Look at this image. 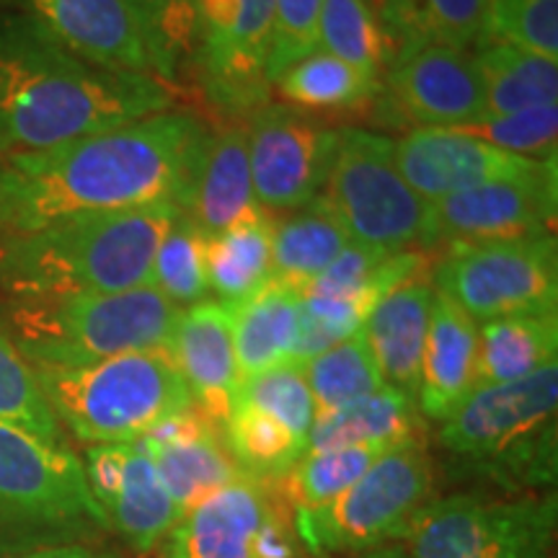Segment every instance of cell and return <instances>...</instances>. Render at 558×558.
Returning <instances> with one entry per match:
<instances>
[{"label":"cell","mask_w":558,"mask_h":558,"mask_svg":"<svg viewBox=\"0 0 558 558\" xmlns=\"http://www.w3.org/2000/svg\"><path fill=\"white\" fill-rule=\"evenodd\" d=\"M246 140L256 202L264 209H300L324 190L339 130L288 104H267L251 114Z\"/></svg>","instance_id":"4fadbf2b"},{"label":"cell","mask_w":558,"mask_h":558,"mask_svg":"<svg viewBox=\"0 0 558 558\" xmlns=\"http://www.w3.org/2000/svg\"><path fill=\"white\" fill-rule=\"evenodd\" d=\"M471 58L484 88V117L558 104V60L520 50L488 34L476 41Z\"/></svg>","instance_id":"4316f807"},{"label":"cell","mask_w":558,"mask_h":558,"mask_svg":"<svg viewBox=\"0 0 558 558\" xmlns=\"http://www.w3.org/2000/svg\"><path fill=\"white\" fill-rule=\"evenodd\" d=\"M448 130L463 132V135L522 158L556 160L558 104H543V107L522 109L505 117H481L476 122Z\"/></svg>","instance_id":"60d3db41"},{"label":"cell","mask_w":558,"mask_h":558,"mask_svg":"<svg viewBox=\"0 0 558 558\" xmlns=\"http://www.w3.org/2000/svg\"><path fill=\"white\" fill-rule=\"evenodd\" d=\"M275 0H199V70L215 107L254 114L267 107Z\"/></svg>","instance_id":"7c38bea8"},{"label":"cell","mask_w":558,"mask_h":558,"mask_svg":"<svg viewBox=\"0 0 558 558\" xmlns=\"http://www.w3.org/2000/svg\"><path fill=\"white\" fill-rule=\"evenodd\" d=\"M88 492L132 550L148 554L181 520L177 501L137 442L90 445L81 460Z\"/></svg>","instance_id":"2e32d148"},{"label":"cell","mask_w":558,"mask_h":558,"mask_svg":"<svg viewBox=\"0 0 558 558\" xmlns=\"http://www.w3.org/2000/svg\"><path fill=\"white\" fill-rule=\"evenodd\" d=\"M414 439H424V422L416 401L383 386L352 407L313 418L305 452L337 448L390 450Z\"/></svg>","instance_id":"d4e9b609"},{"label":"cell","mask_w":558,"mask_h":558,"mask_svg":"<svg viewBox=\"0 0 558 558\" xmlns=\"http://www.w3.org/2000/svg\"><path fill=\"white\" fill-rule=\"evenodd\" d=\"M209 132L186 111H160L54 148L0 158V241L58 220L117 209L190 207Z\"/></svg>","instance_id":"6da1fadb"},{"label":"cell","mask_w":558,"mask_h":558,"mask_svg":"<svg viewBox=\"0 0 558 558\" xmlns=\"http://www.w3.org/2000/svg\"><path fill=\"white\" fill-rule=\"evenodd\" d=\"M318 197L337 215L349 241L390 254L435 246L432 205L401 177L393 140L380 132L339 130L329 177Z\"/></svg>","instance_id":"52a82bcc"},{"label":"cell","mask_w":558,"mask_h":558,"mask_svg":"<svg viewBox=\"0 0 558 558\" xmlns=\"http://www.w3.org/2000/svg\"><path fill=\"white\" fill-rule=\"evenodd\" d=\"M34 373L60 427L86 445L137 442L158 422L194 407L171 347Z\"/></svg>","instance_id":"8992f818"},{"label":"cell","mask_w":558,"mask_h":558,"mask_svg":"<svg viewBox=\"0 0 558 558\" xmlns=\"http://www.w3.org/2000/svg\"><path fill=\"white\" fill-rule=\"evenodd\" d=\"M393 153L401 177L429 205L488 181L525 177L548 163L499 150L448 128L411 130L393 143Z\"/></svg>","instance_id":"e0dca14e"},{"label":"cell","mask_w":558,"mask_h":558,"mask_svg":"<svg viewBox=\"0 0 558 558\" xmlns=\"http://www.w3.org/2000/svg\"><path fill=\"white\" fill-rule=\"evenodd\" d=\"M171 107L166 83L88 65L24 13L0 19V158L124 128Z\"/></svg>","instance_id":"7a4b0ae2"},{"label":"cell","mask_w":558,"mask_h":558,"mask_svg":"<svg viewBox=\"0 0 558 558\" xmlns=\"http://www.w3.org/2000/svg\"><path fill=\"white\" fill-rule=\"evenodd\" d=\"M435 471L424 439L396 445L329 505L298 512V533L313 554H354L401 538L429 505Z\"/></svg>","instance_id":"ba28073f"},{"label":"cell","mask_w":558,"mask_h":558,"mask_svg":"<svg viewBox=\"0 0 558 558\" xmlns=\"http://www.w3.org/2000/svg\"><path fill=\"white\" fill-rule=\"evenodd\" d=\"M256 558H295V548H292L290 535L279 525L277 514L269 512L264 525L256 535Z\"/></svg>","instance_id":"ee69618b"},{"label":"cell","mask_w":558,"mask_h":558,"mask_svg":"<svg viewBox=\"0 0 558 558\" xmlns=\"http://www.w3.org/2000/svg\"><path fill=\"white\" fill-rule=\"evenodd\" d=\"M432 303H435V284L424 282L422 277L411 279L388 292L362 326V337L378 365L383 386L399 390L414 401L429 333Z\"/></svg>","instance_id":"7402d4cb"},{"label":"cell","mask_w":558,"mask_h":558,"mask_svg":"<svg viewBox=\"0 0 558 558\" xmlns=\"http://www.w3.org/2000/svg\"><path fill=\"white\" fill-rule=\"evenodd\" d=\"M171 352L194 407L226 429L241 383L228 305L202 300L181 311Z\"/></svg>","instance_id":"d6986e66"},{"label":"cell","mask_w":558,"mask_h":558,"mask_svg":"<svg viewBox=\"0 0 558 558\" xmlns=\"http://www.w3.org/2000/svg\"><path fill=\"white\" fill-rule=\"evenodd\" d=\"M558 209V160L525 177L488 181L432 205L437 243H494L550 235Z\"/></svg>","instance_id":"5bb4252c"},{"label":"cell","mask_w":558,"mask_h":558,"mask_svg":"<svg viewBox=\"0 0 558 558\" xmlns=\"http://www.w3.org/2000/svg\"><path fill=\"white\" fill-rule=\"evenodd\" d=\"M386 450L378 448H337L305 452L288 476V494L295 501L298 512H311L329 505L365 473L375 458Z\"/></svg>","instance_id":"8d00e7d4"},{"label":"cell","mask_w":558,"mask_h":558,"mask_svg":"<svg viewBox=\"0 0 558 558\" xmlns=\"http://www.w3.org/2000/svg\"><path fill=\"white\" fill-rule=\"evenodd\" d=\"M256 209H262V205L256 202L251 184L246 128H230L220 135H209L186 215L209 239L239 226Z\"/></svg>","instance_id":"603a6c76"},{"label":"cell","mask_w":558,"mask_h":558,"mask_svg":"<svg viewBox=\"0 0 558 558\" xmlns=\"http://www.w3.org/2000/svg\"><path fill=\"white\" fill-rule=\"evenodd\" d=\"M24 5L26 19L88 65L166 83L132 0H24Z\"/></svg>","instance_id":"9a60e30c"},{"label":"cell","mask_w":558,"mask_h":558,"mask_svg":"<svg viewBox=\"0 0 558 558\" xmlns=\"http://www.w3.org/2000/svg\"><path fill=\"white\" fill-rule=\"evenodd\" d=\"M318 34L320 50L373 81H383L393 60L390 41L367 0H324Z\"/></svg>","instance_id":"e575fe53"},{"label":"cell","mask_w":558,"mask_h":558,"mask_svg":"<svg viewBox=\"0 0 558 558\" xmlns=\"http://www.w3.org/2000/svg\"><path fill=\"white\" fill-rule=\"evenodd\" d=\"M558 365L530 378L476 388L445 418L439 445L460 476L507 492H535L556 481Z\"/></svg>","instance_id":"277c9868"},{"label":"cell","mask_w":558,"mask_h":558,"mask_svg":"<svg viewBox=\"0 0 558 558\" xmlns=\"http://www.w3.org/2000/svg\"><path fill=\"white\" fill-rule=\"evenodd\" d=\"M390 99L418 128H460L484 117V88L469 52L418 47L396 54L386 70Z\"/></svg>","instance_id":"ac0fdd59"},{"label":"cell","mask_w":558,"mask_h":558,"mask_svg":"<svg viewBox=\"0 0 558 558\" xmlns=\"http://www.w3.org/2000/svg\"><path fill=\"white\" fill-rule=\"evenodd\" d=\"M228 308L241 378L292 362L303 308L300 290L271 277L254 295Z\"/></svg>","instance_id":"cb8c5ba5"},{"label":"cell","mask_w":558,"mask_h":558,"mask_svg":"<svg viewBox=\"0 0 558 558\" xmlns=\"http://www.w3.org/2000/svg\"><path fill=\"white\" fill-rule=\"evenodd\" d=\"M0 422L16 424L52 445H65L60 422L41 393L37 373L0 331Z\"/></svg>","instance_id":"74e56055"},{"label":"cell","mask_w":558,"mask_h":558,"mask_svg":"<svg viewBox=\"0 0 558 558\" xmlns=\"http://www.w3.org/2000/svg\"><path fill=\"white\" fill-rule=\"evenodd\" d=\"M150 284L177 308L207 300V235L184 209L160 241Z\"/></svg>","instance_id":"d590c367"},{"label":"cell","mask_w":558,"mask_h":558,"mask_svg":"<svg viewBox=\"0 0 558 558\" xmlns=\"http://www.w3.org/2000/svg\"><path fill=\"white\" fill-rule=\"evenodd\" d=\"M393 58L418 47L469 52L486 34L488 0H375Z\"/></svg>","instance_id":"484cf974"},{"label":"cell","mask_w":558,"mask_h":558,"mask_svg":"<svg viewBox=\"0 0 558 558\" xmlns=\"http://www.w3.org/2000/svg\"><path fill=\"white\" fill-rule=\"evenodd\" d=\"M271 228L267 209L207 239V284L222 305H239L271 279Z\"/></svg>","instance_id":"f546056e"},{"label":"cell","mask_w":558,"mask_h":558,"mask_svg":"<svg viewBox=\"0 0 558 558\" xmlns=\"http://www.w3.org/2000/svg\"><path fill=\"white\" fill-rule=\"evenodd\" d=\"M235 401L248 403V407L275 416L292 435L308 442L316 409H313L303 367L298 362H284V365L262 369V373L241 378Z\"/></svg>","instance_id":"f35d334b"},{"label":"cell","mask_w":558,"mask_h":558,"mask_svg":"<svg viewBox=\"0 0 558 558\" xmlns=\"http://www.w3.org/2000/svg\"><path fill=\"white\" fill-rule=\"evenodd\" d=\"M222 437L243 476L256 481L288 476L308 450V442L292 435L275 416L241 401L230 411Z\"/></svg>","instance_id":"d6a6232c"},{"label":"cell","mask_w":558,"mask_h":558,"mask_svg":"<svg viewBox=\"0 0 558 558\" xmlns=\"http://www.w3.org/2000/svg\"><path fill=\"white\" fill-rule=\"evenodd\" d=\"M0 527L75 530L109 522L68 445L0 422Z\"/></svg>","instance_id":"8fae6325"},{"label":"cell","mask_w":558,"mask_h":558,"mask_svg":"<svg viewBox=\"0 0 558 558\" xmlns=\"http://www.w3.org/2000/svg\"><path fill=\"white\" fill-rule=\"evenodd\" d=\"M181 308L153 284L104 295L0 303V331L32 367H81L171 347Z\"/></svg>","instance_id":"5b68a950"},{"label":"cell","mask_w":558,"mask_h":558,"mask_svg":"<svg viewBox=\"0 0 558 558\" xmlns=\"http://www.w3.org/2000/svg\"><path fill=\"white\" fill-rule=\"evenodd\" d=\"M269 512L262 481L239 476L181 514L169 533V558H256Z\"/></svg>","instance_id":"ffe728a7"},{"label":"cell","mask_w":558,"mask_h":558,"mask_svg":"<svg viewBox=\"0 0 558 558\" xmlns=\"http://www.w3.org/2000/svg\"><path fill=\"white\" fill-rule=\"evenodd\" d=\"M275 86L292 109L311 111L360 109L383 94V81L367 78L324 50L284 70Z\"/></svg>","instance_id":"1f68e13d"},{"label":"cell","mask_w":558,"mask_h":558,"mask_svg":"<svg viewBox=\"0 0 558 558\" xmlns=\"http://www.w3.org/2000/svg\"><path fill=\"white\" fill-rule=\"evenodd\" d=\"M300 367L308 383L316 418L352 407L383 388L378 365L362 331L329 347Z\"/></svg>","instance_id":"836d02e7"},{"label":"cell","mask_w":558,"mask_h":558,"mask_svg":"<svg viewBox=\"0 0 558 558\" xmlns=\"http://www.w3.org/2000/svg\"><path fill=\"white\" fill-rule=\"evenodd\" d=\"M367 3H369V5H373V3H375V0H367Z\"/></svg>","instance_id":"7dc6e473"},{"label":"cell","mask_w":558,"mask_h":558,"mask_svg":"<svg viewBox=\"0 0 558 558\" xmlns=\"http://www.w3.org/2000/svg\"><path fill=\"white\" fill-rule=\"evenodd\" d=\"M173 205L78 215L0 241V303L104 295L150 284Z\"/></svg>","instance_id":"3957f363"},{"label":"cell","mask_w":558,"mask_h":558,"mask_svg":"<svg viewBox=\"0 0 558 558\" xmlns=\"http://www.w3.org/2000/svg\"><path fill=\"white\" fill-rule=\"evenodd\" d=\"M558 311L518 313L478 324L476 388L530 378L556 365Z\"/></svg>","instance_id":"83f0119b"},{"label":"cell","mask_w":558,"mask_h":558,"mask_svg":"<svg viewBox=\"0 0 558 558\" xmlns=\"http://www.w3.org/2000/svg\"><path fill=\"white\" fill-rule=\"evenodd\" d=\"M143 21L163 81H177L179 70L199 54V0H132Z\"/></svg>","instance_id":"ab89813d"},{"label":"cell","mask_w":558,"mask_h":558,"mask_svg":"<svg viewBox=\"0 0 558 558\" xmlns=\"http://www.w3.org/2000/svg\"><path fill=\"white\" fill-rule=\"evenodd\" d=\"M347 243L339 218L316 197L271 228V277L303 292Z\"/></svg>","instance_id":"f1b7e54d"},{"label":"cell","mask_w":558,"mask_h":558,"mask_svg":"<svg viewBox=\"0 0 558 558\" xmlns=\"http://www.w3.org/2000/svg\"><path fill=\"white\" fill-rule=\"evenodd\" d=\"M19 558H117V556H111L109 550L81 546V543H68V546H50V548L32 550V554H24Z\"/></svg>","instance_id":"f6af8a7d"},{"label":"cell","mask_w":558,"mask_h":558,"mask_svg":"<svg viewBox=\"0 0 558 558\" xmlns=\"http://www.w3.org/2000/svg\"><path fill=\"white\" fill-rule=\"evenodd\" d=\"M486 34L558 60V0H488Z\"/></svg>","instance_id":"b9f144b4"},{"label":"cell","mask_w":558,"mask_h":558,"mask_svg":"<svg viewBox=\"0 0 558 558\" xmlns=\"http://www.w3.org/2000/svg\"><path fill=\"white\" fill-rule=\"evenodd\" d=\"M140 450L153 460L181 514L190 512L194 505H199L202 499H207L209 494L230 481L243 476L235 460L230 458L220 427H209L192 437L177 439V442Z\"/></svg>","instance_id":"4dcf8cb0"},{"label":"cell","mask_w":558,"mask_h":558,"mask_svg":"<svg viewBox=\"0 0 558 558\" xmlns=\"http://www.w3.org/2000/svg\"><path fill=\"white\" fill-rule=\"evenodd\" d=\"M320 9H324V0H275L267 62L269 86H275L284 70L320 50Z\"/></svg>","instance_id":"7bdbcfd3"},{"label":"cell","mask_w":558,"mask_h":558,"mask_svg":"<svg viewBox=\"0 0 558 558\" xmlns=\"http://www.w3.org/2000/svg\"><path fill=\"white\" fill-rule=\"evenodd\" d=\"M435 290L476 324L558 311L556 235L448 246L435 267Z\"/></svg>","instance_id":"9c48e42d"},{"label":"cell","mask_w":558,"mask_h":558,"mask_svg":"<svg viewBox=\"0 0 558 558\" xmlns=\"http://www.w3.org/2000/svg\"><path fill=\"white\" fill-rule=\"evenodd\" d=\"M476 367L478 324L450 298L435 290L418 375V411L435 422L450 418L476 390Z\"/></svg>","instance_id":"44dd1931"},{"label":"cell","mask_w":558,"mask_h":558,"mask_svg":"<svg viewBox=\"0 0 558 558\" xmlns=\"http://www.w3.org/2000/svg\"><path fill=\"white\" fill-rule=\"evenodd\" d=\"M556 497L435 499L411 520V558H548L556 533Z\"/></svg>","instance_id":"30bf717a"},{"label":"cell","mask_w":558,"mask_h":558,"mask_svg":"<svg viewBox=\"0 0 558 558\" xmlns=\"http://www.w3.org/2000/svg\"><path fill=\"white\" fill-rule=\"evenodd\" d=\"M360 558H411V556L403 546H383V548L365 550Z\"/></svg>","instance_id":"bcb514c9"}]
</instances>
